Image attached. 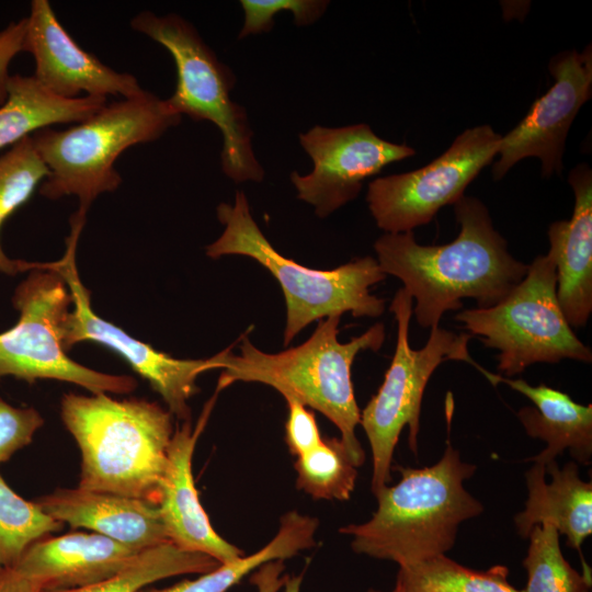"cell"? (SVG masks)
Wrapping results in <instances>:
<instances>
[{"label":"cell","mask_w":592,"mask_h":592,"mask_svg":"<svg viewBox=\"0 0 592 592\" xmlns=\"http://www.w3.org/2000/svg\"><path fill=\"white\" fill-rule=\"evenodd\" d=\"M216 212L224 231L206 247V254L252 258L276 278L286 304L285 346L315 320L345 312L375 318L384 312L385 300L369 291L386 277L373 257L326 271L303 266L273 248L254 221L243 192L236 193L234 204H219Z\"/></svg>","instance_id":"8992f818"},{"label":"cell","mask_w":592,"mask_h":592,"mask_svg":"<svg viewBox=\"0 0 592 592\" xmlns=\"http://www.w3.org/2000/svg\"><path fill=\"white\" fill-rule=\"evenodd\" d=\"M34 501L62 524L139 550L170 542L158 505L144 499L76 487L56 489Z\"/></svg>","instance_id":"ac0fdd59"},{"label":"cell","mask_w":592,"mask_h":592,"mask_svg":"<svg viewBox=\"0 0 592 592\" xmlns=\"http://www.w3.org/2000/svg\"><path fill=\"white\" fill-rule=\"evenodd\" d=\"M525 478V509L514 516L519 535L525 538L535 525L548 523L581 555L584 539L592 534V482L580 478L574 462L562 468L556 460L546 467L533 463Z\"/></svg>","instance_id":"ffe728a7"},{"label":"cell","mask_w":592,"mask_h":592,"mask_svg":"<svg viewBox=\"0 0 592 592\" xmlns=\"http://www.w3.org/2000/svg\"><path fill=\"white\" fill-rule=\"evenodd\" d=\"M11 571H0V592H1L4 583L7 582Z\"/></svg>","instance_id":"8d00e7d4"},{"label":"cell","mask_w":592,"mask_h":592,"mask_svg":"<svg viewBox=\"0 0 592 592\" xmlns=\"http://www.w3.org/2000/svg\"><path fill=\"white\" fill-rule=\"evenodd\" d=\"M62 526L35 501L20 497L0 475V571L13 570L32 544Z\"/></svg>","instance_id":"4316f807"},{"label":"cell","mask_w":592,"mask_h":592,"mask_svg":"<svg viewBox=\"0 0 592 592\" xmlns=\"http://www.w3.org/2000/svg\"><path fill=\"white\" fill-rule=\"evenodd\" d=\"M367 592H380V591L369 589ZM391 592H399V591L396 588H394V590Z\"/></svg>","instance_id":"74e56055"},{"label":"cell","mask_w":592,"mask_h":592,"mask_svg":"<svg viewBox=\"0 0 592 592\" xmlns=\"http://www.w3.org/2000/svg\"><path fill=\"white\" fill-rule=\"evenodd\" d=\"M133 29L162 45L177 68V86L167 100L179 115L208 121L223 135L221 169L236 183L261 182L264 170L252 147V129L244 107L230 98L236 77L182 16L144 11L134 16Z\"/></svg>","instance_id":"52a82bcc"},{"label":"cell","mask_w":592,"mask_h":592,"mask_svg":"<svg viewBox=\"0 0 592 592\" xmlns=\"http://www.w3.org/2000/svg\"><path fill=\"white\" fill-rule=\"evenodd\" d=\"M288 414L285 424V440L291 453L301 456L322 442L315 414L308 407L296 400H286Z\"/></svg>","instance_id":"1f68e13d"},{"label":"cell","mask_w":592,"mask_h":592,"mask_svg":"<svg viewBox=\"0 0 592 592\" xmlns=\"http://www.w3.org/2000/svg\"><path fill=\"white\" fill-rule=\"evenodd\" d=\"M181 115L151 92L105 104L66 129L53 126L31 135L34 148L49 173L39 192L57 200L75 195L87 213L103 193L115 191L122 178L114 167L127 148L158 139L179 125Z\"/></svg>","instance_id":"5b68a950"},{"label":"cell","mask_w":592,"mask_h":592,"mask_svg":"<svg viewBox=\"0 0 592 592\" xmlns=\"http://www.w3.org/2000/svg\"><path fill=\"white\" fill-rule=\"evenodd\" d=\"M493 385L503 383L527 397L534 405L517 412L525 432L540 439L547 446L527 462L548 465L566 449L582 465L592 460V405L583 406L567 394L544 384L532 386L524 379L492 374L487 377Z\"/></svg>","instance_id":"44dd1931"},{"label":"cell","mask_w":592,"mask_h":592,"mask_svg":"<svg viewBox=\"0 0 592 592\" xmlns=\"http://www.w3.org/2000/svg\"><path fill=\"white\" fill-rule=\"evenodd\" d=\"M60 413L81 454L78 487L157 504L175 430L168 409L146 399L69 392Z\"/></svg>","instance_id":"277c9868"},{"label":"cell","mask_w":592,"mask_h":592,"mask_svg":"<svg viewBox=\"0 0 592 592\" xmlns=\"http://www.w3.org/2000/svg\"><path fill=\"white\" fill-rule=\"evenodd\" d=\"M455 319L499 352L498 369L508 378L535 363L592 361L590 348L574 334L558 304L556 264L549 251L528 264L524 278L500 303L465 309Z\"/></svg>","instance_id":"9c48e42d"},{"label":"cell","mask_w":592,"mask_h":592,"mask_svg":"<svg viewBox=\"0 0 592 592\" xmlns=\"http://www.w3.org/2000/svg\"><path fill=\"white\" fill-rule=\"evenodd\" d=\"M501 135L489 125L468 128L426 166L369 182L366 201L386 234L413 231L445 205L464 196L468 184L498 155Z\"/></svg>","instance_id":"7c38bea8"},{"label":"cell","mask_w":592,"mask_h":592,"mask_svg":"<svg viewBox=\"0 0 592 592\" xmlns=\"http://www.w3.org/2000/svg\"><path fill=\"white\" fill-rule=\"evenodd\" d=\"M508 577L509 569L502 565L475 570L439 555L399 567L395 588L399 592H524Z\"/></svg>","instance_id":"cb8c5ba5"},{"label":"cell","mask_w":592,"mask_h":592,"mask_svg":"<svg viewBox=\"0 0 592 592\" xmlns=\"http://www.w3.org/2000/svg\"><path fill=\"white\" fill-rule=\"evenodd\" d=\"M340 319V315H333L318 320L307 341L278 353H265L243 335L239 355L228 348L212 358L214 369H221L217 392L237 382L273 387L285 400H296L329 419L339 429L352 463L360 467L365 452L355 435L361 411L351 368L357 353L382 348L385 328L383 323H375L360 337L341 343L338 340Z\"/></svg>","instance_id":"7a4b0ae2"},{"label":"cell","mask_w":592,"mask_h":592,"mask_svg":"<svg viewBox=\"0 0 592 592\" xmlns=\"http://www.w3.org/2000/svg\"><path fill=\"white\" fill-rule=\"evenodd\" d=\"M412 297L400 288L390 304L397 321V343L391 363L378 391L361 412L360 424L368 439L373 474L371 489L374 494L391 480L392 456L402 429L409 428V447L418 453L420 413L425 386L439 365L446 361H463L483 375L488 371L478 365L468 352L471 334H456L440 326L431 328L425 345L414 350L408 332L413 315Z\"/></svg>","instance_id":"ba28073f"},{"label":"cell","mask_w":592,"mask_h":592,"mask_svg":"<svg viewBox=\"0 0 592 592\" xmlns=\"http://www.w3.org/2000/svg\"><path fill=\"white\" fill-rule=\"evenodd\" d=\"M574 193L570 220L550 224L549 252L557 273V299L570 325H587L592 312V171L587 163L576 166L569 173Z\"/></svg>","instance_id":"d6986e66"},{"label":"cell","mask_w":592,"mask_h":592,"mask_svg":"<svg viewBox=\"0 0 592 592\" xmlns=\"http://www.w3.org/2000/svg\"><path fill=\"white\" fill-rule=\"evenodd\" d=\"M220 565L208 555L184 550L169 542L145 549L132 565L105 581L87 587L41 592H137L166 578L190 573L203 574Z\"/></svg>","instance_id":"d4e9b609"},{"label":"cell","mask_w":592,"mask_h":592,"mask_svg":"<svg viewBox=\"0 0 592 592\" xmlns=\"http://www.w3.org/2000/svg\"><path fill=\"white\" fill-rule=\"evenodd\" d=\"M26 32V18L11 22L0 31V104L7 99V84L10 79L9 65L20 52H23Z\"/></svg>","instance_id":"d6a6232c"},{"label":"cell","mask_w":592,"mask_h":592,"mask_svg":"<svg viewBox=\"0 0 592 592\" xmlns=\"http://www.w3.org/2000/svg\"><path fill=\"white\" fill-rule=\"evenodd\" d=\"M453 206L460 231L449 243L422 246L413 231L384 234L374 243L383 273L398 277L415 299L412 312L423 328L439 326L463 298L475 299L477 308L497 305L528 269L509 252L480 200L463 196Z\"/></svg>","instance_id":"6da1fadb"},{"label":"cell","mask_w":592,"mask_h":592,"mask_svg":"<svg viewBox=\"0 0 592 592\" xmlns=\"http://www.w3.org/2000/svg\"><path fill=\"white\" fill-rule=\"evenodd\" d=\"M391 468L401 479L375 494L377 509L372 517L339 531L352 537L356 554L390 560L399 567L446 555L459 525L483 512L482 503L463 485L476 466L463 462L448 441L443 456L432 466Z\"/></svg>","instance_id":"3957f363"},{"label":"cell","mask_w":592,"mask_h":592,"mask_svg":"<svg viewBox=\"0 0 592 592\" xmlns=\"http://www.w3.org/2000/svg\"><path fill=\"white\" fill-rule=\"evenodd\" d=\"M285 569L283 560H272L260 566L250 577L258 592H278L284 585Z\"/></svg>","instance_id":"836d02e7"},{"label":"cell","mask_w":592,"mask_h":592,"mask_svg":"<svg viewBox=\"0 0 592 592\" xmlns=\"http://www.w3.org/2000/svg\"><path fill=\"white\" fill-rule=\"evenodd\" d=\"M141 551L93 532H72L35 542L12 571L42 590L80 588L115 577Z\"/></svg>","instance_id":"e0dca14e"},{"label":"cell","mask_w":592,"mask_h":592,"mask_svg":"<svg viewBox=\"0 0 592 592\" xmlns=\"http://www.w3.org/2000/svg\"><path fill=\"white\" fill-rule=\"evenodd\" d=\"M23 52L34 57L35 79L62 99L81 98V93L130 99L146 92L133 75L115 71L80 47L47 0L31 2Z\"/></svg>","instance_id":"9a60e30c"},{"label":"cell","mask_w":592,"mask_h":592,"mask_svg":"<svg viewBox=\"0 0 592 592\" xmlns=\"http://www.w3.org/2000/svg\"><path fill=\"white\" fill-rule=\"evenodd\" d=\"M217 395L215 391L206 402L195 428L191 421H184L174 430L157 505L172 544L184 550L208 555L220 563H228L244 554L213 528L201 504L192 473L196 442L208 421Z\"/></svg>","instance_id":"2e32d148"},{"label":"cell","mask_w":592,"mask_h":592,"mask_svg":"<svg viewBox=\"0 0 592 592\" xmlns=\"http://www.w3.org/2000/svg\"><path fill=\"white\" fill-rule=\"evenodd\" d=\"M555 82L534 101L524 118L501 136L499 159L492 168L494 180H501L519 161L536 157L543 177L562 171V156L570 126L581 106L592 95V49L565 50L548 65Z\"/></svg>","instance_id":"5bb4252c"},{"label":"cell","mask_w":592,"mask_h":592,"mask_svg":"<svg viewBox=\"0 0 592 592\" xmlns=\"http://www.w3.org/2000/svg\"><path fill=\"white\" fill-rule=\"evenodd\" d=\"M301 576H285V592H300Z\"/></svg>","instance_id":"d590c367"},{"label":"cell","mask_w":592,"mask_h":592,"mask_svg":"<svg viewBox=\"0 0 592 592\" xmlns=\"http://www.w3.org/2000/svg\"><path fill=\"white\" fill-rule=\"evenodd\" d=\"M86 214L77 210L71 219L61 259L53 262H34V269L58 273L67 284L72 298L62 326V344L70 350L80 342H93L113 351L158 392L167 409L179 420L190 421L189 400L198 392L197 377L214 369L212 357L200 360L177 358L156 350L132 337L122 328L101 318L91 307L90 292L82 284L76 263L78 239L84 226Z\"/></svg>","instance_id":"8fae6325"},{"label":"cell","mask_w":592,"mask_h":592,"mask_svg":"<svg viewBox=\"0 0 592 592\" xmlns=\"http://www.w3.org/2000/svg\"><path fill=\"white\" fill-rule=\"evenodd\" d=\"M299 143L314 168L305 175L293 171L291 181L297 197L314 206L320 218L354 200L366 179L415 153L407 145L380 138L366 124L317 125L300 134Z\"/></svg>","instance_id":"4fadbf2b"},{"label":"cell","mask_w":592,"mask_h":592,"mask_svg":"<svg viewBox=\"0 0 592 592\" xmlns=\"http://www.w3.org/2000/svg\"><path fill=\"white\" fill-rule=\"evenodd\" d=\"M243 25L238 38L271 31L274 15L291 11L294 23L305 26L315 23L325 13L329 1L322 0H241Z\"/></svg>","instance_id":"f546056e"},{"label":"cell","mask_w":592,"mask_h":592,"mask_svg":"<svg viewBox=\"0 0 592 592\" xmlns=\"http://www.w3.org/2000/svg\"><path fill=\"white\" fill-rule=\"evenodd\" d=\"M42 588L35 581L16 576L11 571L1 592H41Z\"/></svg>","instance_id":"e575fe53"},{"label":"cell","mask_w":592,"mask_h":592,"mask_svg":"<svg viewBox=\"0 0 592 592\" xmlns=\"http://www.w3.org/2000/svg\"><path fill=\"white\" fill-rule=\"evenodd\" d=\"M560 534L550 524L535 525L523 566L527 573L524 592H590L591 570L577 571L563 557Z\"/></svg>","instance_id":"83f0119b"},{"label":"cell","mask_w":592,"mask_h":592,"mask_svg":"<svg viewBox=\"0 0 592 592\" xmlns=\"http://www.w3.org/2000/svg\"><path fill=\"white\" fill-rule=\"evenodd\" d=\"M12 305L19 319L12 328L0 332V377L11 376L31 384L55 379L92 394H129L137 387L132 376L98 372L67 355L62 326L72 298L58 273L30 271L15 288Z\"/></svg>","instance_id":"30bf717a"},{"label":"cell","mask_w":592,"mask_h":592,"mask_svg":"<svg viewBox=\"0 0 592 592\" xmlns=\"http://www.w3.org/2000/svg\"><path fill=\"white\" fill-rule=\"evenodd\" d=\"M48 173L31 136L23 138L0 156V230L5 220L30 200ZM0 272L9 276L29 272L27 261L9 258L1 242Z\"/></svg>","instance_id":"484cf974"},{"label":"cell","mask_w":592,"mask_h":592,"mask_svg":"<svg viewBox=\"0 0 592 592\" xmlns=\"http://www.w3.org/2000/svg\"><path fill=\"white\" fill-rule=\"evenodd\" d=\"M316 517L289 511L281 517L276 535L263 548L242 556L194 580H183L164 589H140L137 592H226L244 576L272 560H284L315 545Z\"/></svg>","instance_id":"603a6c76"},{"label":"cell","mask_w":592,"mask_h":592,"mask_svg":"<svg viewBox=\"0 0 592 592\" xmlns=\"http://www.w3.org/2000/svg\"><path fill=\"white\" fill-rule=\"evenodd\" d=\"M106 98H59L34 76H10L7 99L0 107V149L13 146L36 130L57 124L79 123L98 112Z\"/></svg>","instance_id":"7402d4cb"},{"label":"cell","mask_w":592,"mask_h":592,"mask_svg":"<svg viewBox=\"0 0 592 592\" xmlns=\"http://www.w3.org/2000/svg\"><path fill=\"white\" fill-rule=\"evenodd\" d=\"M44 418L32 407H14L0 397V464L27 446Z\"/></svg>","instance_id":"4dcf8cb0"},{"label":"cell","mask_w":592,"mask_h":592,"mask_svg":"<svg viewBox=\"0 0 592 592\" xmlns=\"http://www.w3.org/2000/svg\"><path fill=\"white\" fill-rule=\"evenodd\" d=\"M356 468L340 439H322L314 449L297 457L296 486L314 499L346 501L355 487Z\"/></svg>","instance_id":"f1b7e54d"}]
</instances>
